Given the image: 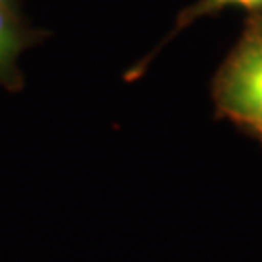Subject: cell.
I'll return each mask as SVG.
<instances>
[{
    "label": "cell",
    "instance_id": "cell-1",
    "mask_svg": "<svg viewBox=\"0 0 262 262\" xmlns=\"http://www.w3.org/2000/svg\"><path fill=\"white\" fill-rule=\"evenodd\" d=\"M215 95L225 115L262 132V33L231 56Z\"/></svg>",
    "mask_w": 262,
    "mask_h": 262
},
{
    "label": "cell",
    "instance_id": "cell-2",
    "mask_svg": "<svg viewBox=\"0 0 262 262\" xmlns=\"http://www.w3.org/2000/svg\"><path fill=\"white\" fill-rule=\"evenodd\" d=\"M21 49V31L12 10L0 6V74L8 68Z\"/></svg>",
    "mask_w": 262,
    "mask_h": 262
},
{
    "label": "cell",
    "instance_id": "cell-3",
    "mask_svg": "<svg viewBox=\"0 0 262 262\" xmlns=\"http://www.w3.org/2000/svg\"><path fill=\"white\" fill-rule=\"evenodd\" d=\"M247 8V10H260L262 0H198L192 8L188 10L187 14H183V24H188L192 19L202 18V16H210L214 12H220L224 8Z\"/></svg>",
    "mask_w": 262,
    "mask_h": 262
},
{
    "label": "cell",
    "instance_id": "cell-4",
    "mask_svg": "<svg viewBox=\"0 0 262 262\" xmlns=\"http://www.w3.org/2000/svg\"><path fill=\"white\" fill-rule=\"evenodd\" d=\"M0 6H4V8H10V6H12V0H0Z\"/></svg>",
    "mask_w": 262,
    "mask_h": 262
},
{
    "label": "cell",
    "instance_id": "cell-5",
    "mask_svg": "<svg viewBox=\"0 0 262 262\" xmlns=\"http://www.w3.org/2000/svg\"><path fill=\"white\" fill-rule=\"evenodd\" d=\"M260 33H262V31H260Z\"/></svg>",
    "mask_w": 262,
    "mask_h": 262
}]
</instances>
